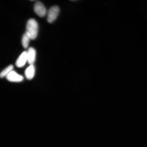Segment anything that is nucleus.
Segmentation results:
<instances>
[{"instance_id":"1","label":"nucleus","mask_w":147,"mask_h":147,"mask_svg":"<svg viewBox=\"0 0 147 147\" xmlns=\"http://www.w3.org/2000/svg\"><path fill=\"white\" fill-rule=\"evenodd\" d=\"M38 31L37 22L33 18L29 19L27 23L26 32L28 34L31 40H34L36 38L38 35Z\"/></svg>"},{"instance_id":"2","label":"nucleus","mask_w":147,"mask_h":147,"mask_svg":"<svg viewBox=\"0 0 147 147\" xmlns=\"http://www.w3.org/2000/svg\"><path fill=\"white\" fill-rule=\"evenodd\" d=\"M60 11L59 7L57 5L51 7L49 9L47 13V21L51 23L56 19Z\"/></svg>"},{"instance_id":"3","label":"nucleus","mask_w":147,"mask_h":147,"mask_svg":"<svg viewBox=\"0 0 147 147\" xmlns=\"http://www.w3.org/2000/svg\"><path fill=\"white\" fill-rule=\"evenodd\" d=\"M34 10L38 16L40 17H43L47 13L45 7L41 2L36 1L34 5Z\"/></svg>"},{"instance_id":"4","label":"nucleus","mask_w":147,"mask_h":147,"mask_svg":"<svg viewBox=\"0 0 147 147\" xmlns=\"http://www.w3.org/2000/svg\"><path fill=\"white\" fill-rule=\"evenodd\" d=\"M6 78L7 80L11 82H21L24 80V77L22 75L18 74L13 70L11 71Z\"/></svg>"},{"instance_id":"5","label":"nucleus","mask_w":147,"mask_h":147,"mask_svg":"<svg viewBox=\"0 0 147 147\" xmlns=\"http://www.w3.org/2000/svg\"><path fill=\"white\" fill-rule=\"evenodd\" d=\"M27 62L30 65H34L36 58V51L33 47H30L27 51Z\"/></svg>"},{"instance_id":"6","label":"nucleus","mask_w":147,"mask_h":147,"mask_svg":"<svg viewBox=\"0 0 147 147\" xmlns=\"http://www.w3.org/2000/svg\"><path fill=\"white\" fill-rule=\"evenodd\" d=\"M27 62V51H24L20 55L16 62V65L18 67L21 68L25 65Z\"/></svg>"},{"instance_id":"7","label":"nucleus","mask_w":147,"mask_h":147,"mask_svg":"<svg viewBox=\"0 0 147 147\" xmlns=\"http://www.w3.org/2000/svg\"><path fill=\"white\" fill-rule=\"evenodd\" d=\"M35 73V68L34 65H30L27 68L25 71L26 78L30 80L34 78Z\"/></svg>"},{"instance_id":"8","label":"nucleus","mask_w":147,"mask_h":147,"mask_svg":"<svg viewBox=\"0 0 147 147\" xmlns=\"http://www.w3.org/2000/svg\"><path fill=\"white\" fill-rule=\"evenodd\" d=\"M30 38L26 32L23 34L22 38V43L23 47L24 49H27L28 47Z\"/></svg>"},{"instance_id":"9","label":"nucleus","mask_w":147,"mask_h":147,"mask_svg":"<svg viewBox=\"0 0 147 147\" xmlns=\"http://www.w3.org/2000/svg\"><path fill=\"white\" fill-rule=\"evenodd\" d=\"M13 66L12 65H9L8 67L5 68L2 71L0 74V77L1 78H4V77H6L8 75L11 71H13Z\"/></svg>"}]
</instances>
